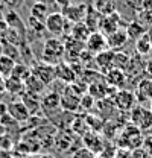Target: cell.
<instances>
[{"label": "cell", "instance_id": "23", "mask_svg": "<svg viewBox=\"0 0 152 158\" xmlns=\"http://www.w3.org/2000/svg\"><path fill=\"white\" fill-rule=\"evenodd\" d=\"M23 99H21V102L26 105V108L29 110V113L31 114H35L38 110H41V96H37V94H31V93H27V91H24L23 94Z\"/></svg>", "mask_w": 152, "mask_h": 158}, {"label": "cell", "instance_id": "6", "mask_svg": "<svg viewBox=\"0 0 152 158\" xmlns=\"http://www.w3.org/2000/svg\"><path fill=\"white\" fill-rule=\"evenodd\" d=\"M81 98L72 90L70 85L64 87V91L61 94V108L65 111H78L81 108Z\"/></svg>", "mask_w": 152, "mask_h": 158}, {"label": "cell", "instance_id": "14", "mask_svg": "<svg viewBox=\"0 0 152 158\" xmlns=\"http://www.w3.org/2000/svg\"><path fill=\"white\" fill-rule=\"evenodd\" d=\"M95 61L97 64V67L107 73L108 70L114 69V50L111 49H105L102 52H99L97 55H95Z\"/></svg>", "mask_w": 152, "mask_h": 158}, {"label": "cell", "instance_id": "18", "mask_svg": "<svg viewBox=\"0 0 152 158\" xmlns=\"http://www.w3.org/2000/svg\"><path fill=\"white\" fill-rule=\"evenodd\" d=\"M125 32H126L128 38L135 41L138 37H141L145 32H148V27H146V24H143L140 20H133V21H128V23H126Z\"/></svg>", "mask_w": 152, "mask_h": 158}, {"label": "cell", "instance_id": "27", "mask_svg": "<svg viewBox=\"0 0 152 158\" xmlns=\"http://www.w3.org/2000/svg\"><path fill=\"white\" fill-rule=\"evenodd\" d=\"M131 56L122 50H114V69H120V70H126L128 64H129Z\"/></svg>", "mask_w": 152, "mask_h": 158}, {"label": "cell", "instance_id": "34", "mask_svg": "<svg viewBox=\"0 0 152 158\" xmlns=\"http://www.w3.org/2000/svg\"><path fill=\"white\" fill-rule=\"evenodd\" d=\"M72 2H73V0H55V3H57L61 9H64V8H67L69 5H72Z\"/></svg>", "mask_w": 152, "mask_h": 158}, {"label": "cell", "instance_id": "22", "mask_svg": "<svg viewBox=\"0 0 152 158\" xmlns=\"http://www.w3.org/2000/svg\"><path fill=\"white\" fill-rule=\"evenodd\" d=\"M100 19H102V15L96 11L95 8H91V6H88V8H87V14H85L84 23L87 24V27H88L91 32L99 31V23H100Z\"/></svg>", "mask_w": 152, "mask_h": 158}, {"label": "cell", "instance_id": "11", "mask_svg": "<svg viewBox=\"0 0 152 158\" xmlns=\"http://www.w3.org/2000/svg\"><path fill=\"white\" fill-rule=\"evenodd\" d=\"M8 114L14 118L15 122H26L31 118V113L29 110L26 108V105L21 102V100H15V102H11L8 106Z\"/></svg>", "mask_w": 152, "mask_h": 158}, {"label": "cell", "instance_id": "10", "mask_svg": "<svg viewBox=\"0 0 152 158\" xmlns=\"http://www.w3.org/2000/svg\"><path fill=\"white\" fill-rule=\"evenodd\" d=\"M135 99L137 102H151L152 100V79L151 78H145L140 79L135 85Z\"/></svg>", "mask_w": 152, "mask_h": 158}, {"label": "cell", "instance_id": "24", "mask_svg": "<svg viewBox=\"0 0 152 158\" xmlns=\"http://www.w3.org/2000/svg\"><path fill=\"white\" fill-rule=\"evenodd\" d=\"M95 9L100 15H108L116 12V2L114 0H95Z\"/></svg>", "mask_w": 152, "mask_h": 158}, {"label": "cell", "instance_id": "36", "mask_svg": "<svg viewBox=\"0 0 152 158\" xmlns=\"http://www.w3.org/2000/svg\"><path fill=\"white\" fill-rule=\"evenodd\" d=\"M149 110H151V111H152V100H151V102H149Z\"/></svg>", "mask_w": 152, "mask_h": 158}, {"label": "cell", "instance_id": "21", "mask_svg": "<svg viewBox=\"0 0 152 158\" xmlns=\"http://www.w3.org/2000/svg\"><path fill=\"white\" fill-rule=\"evenodd\" d=\"M41 98H43L41 99V106L49 110V111L57 110L58 106H61V94L57 91H49Z\"/></svg>", "mask_w": 152, "mask_h": 158}, {"label": "cell", "instance_id": "30", "mask_svg": "<svg viewBox=\"0 0 152 158\" xmlns=\"http://www.w3.org/2000/svg\"><path fill=\"white\" fill-rule=\"evenodd\" d=\"M26 27H27V31H31V32H32L34 35H37V37H40V35L44 32V29H46L44 21L34 19V17H31V15H29V19H27V24H26Z\"/></svg>", "mask_w": 152, "mask_h": 158}, {"label": "cell", "instance_id": "16", "mask_svg": "<svg viewBox=\"0 0 152 158\" xmlns=\"http://www.w3.org/2000/svg\"><path fill=\"white\" fill-rule=\"evenodd\" d=\"M5 20H6V23H8V26H9L11 29L17 31V32H19L23 38L26 37V34H27V27H26V24L21 21L20 15L15 12V11H12V9H11L9 12H6Z\"/></svg>", "mask_w": 152, "mask_h": 158}, {"label": "cell", "instance_id": "9", "mask_svg": "<svg viewBox=\"0 0 152 158\" xmlns=\"http://www.w3.org/2000/svg\"><path fill=\"white\" fill-rule=\"evenodd\" d=\"M87 8H88V5H85V3H76V5L72 3L67 8L62 9V15L69 21H72V23L84 21L85 14H87Z\"/></svg>", "mask_w": 152, "mask_h": 158}, {"label": "cell", "instance_id": "31", "mask_svg": "<svg viewBox=\"0 0 152 158\" xmlns=\"http://www.w3.org/2000/svg\"><path fill=\"white\" fill-rule=\"evenodd\" d=\"M72 158H96V154L88 148H81L72 155Z\"/></svg>", "mask_w": 152, "mask_h": 158}, {"label": "cell", "instance_id": "8", "mask_svg": "<svg viewBox=\"0 0 152 158\" xmlns=\"http://www.w3.org/2000/svg\"><path fill=\"white\" fill-rule=\"evenodd\" d=\"M120 23H122V15L117 11L108 14V15H102L100 23H99V32H102L103 35H108V34H111L114 31L120 29L119 27Z\"/></svg>", "mask_w": 152, "mask_h": 158}, {"label": "cell", "instance_id": "29", "mask_svg": "<svg viewBox=\"0 0 152 158\" xmlns=\"http://www.w3.org/2000/svg\"><path fill=\"white\" fill-rule=\"evenodd\" d=\"M14 65H15V61L6 55H2L0 56V75L3 76H11L12 70H14Z\"/></svg>", "mask_w": 152, "mask_h": 158}, {"label": "cell", "instance_id": "7", "mask_svg": "<svg viewBox=\"0 0 152 158\" xmlns=\"http://www.w3.org/2000/svg\"><path fill=\"white\" fill-rule=\"evenodd\" d=\"M105 49H108V46H107V37L102 32H99V31L91 32L90 37L85 41V50H88L91 55H97L99 52H102Z\"/></svg>", "mask_w": 152, "mask_h": 158}, {"label": "cell", "instance_id": "25", "mask_svg": "<svg viewBox=\"0 0 152 158\" xmlns=\"http://www.w3.org/2000/svg\"><path fill=\"white\" fill-rule=\"evenodd\" d=\"M29 15H31V17H34V19H37V20L44 21L46 17L49 15V6H47V5H44V3L35 2V3L31 6V14H29Z\"/></svg>", "mask_w": 152, "mask_h": 158}, {"label": "cell", "instance_id": "13", "mask_svg": "<svg viewBox=\"0 0 152 158\" xmlns=\"http://www.w3.org/2000/svg\"><path fill=\"white\" fill-rule=\"evenodd\" d=\"M103 79H105V82L110 87H114V88L123 87L126 84V81H128L126 73L123 70H120V69H111V70H108L107 73H103Z\"/></svg>", "mask_w": 152, "mask_h": 158}, {"label": "cell", "instance_id": "19", "mask_svg": "<svg viewBox=\"0 0 152 158\" xmlns=\"http://www.w3.org/2000/svg\"><path fill=\"white\" fill-rule=\"evenodd\" d=\"M23 84H24V91H27V93H31V94H37V96H41L43 91H44V88L47 87L46 84H43V82H41L35 75H32V73H31V76L26 79Z\"/></svg>", "mask_w": 152, "mask_h": 158}, {"label": "cell", "instance_id": "1", "mask_svg": "<svg viewBox=\"0 0 152 158\" xmlns=\"http://www.w3.org/2000/svg\"><path fill=\"white\" fill-rule=\"evenodd\" d=\"M64 53H65V47H64V43L59 38L52 37V38H47L44 41L43 52H41L44 62L57 65L58 62H61V59L64 58Z\"/></svg>", "mask_w": 152, "mask_h": 158}, {"label": "cell", "instance_id": "28", "mask_svg": "<svg viewBox=\"0 0 152 158\" xmlns=\"http://www.w3.org/2000/svg\"><path fill=\"white\" fill-rule=\"evenodd\" d=\"M5 87H6V90H8L9 93H12V94H23V93H24V84H23L21 81H19V79L11 78V76L6 79Z\"/></svg>", "mask_w": 152, "mask_h": 158}, {"label": "cell", "instance_id": "35", "mask_svg": "<svg viewBox=\"0 0 152 158\" xmlns=\"http://www.w3.org/2000/svg\"><path fill=\"white\" fill-rule=\"evenodd\" d=\"M35 2H40V3H44V5H49V3H55V0H35Z\"/></svg>", "mask_w": 152, "mask_h": 158}, {"label": "cell", "instance_id": "26", "mask_svg": "<svg viewBox=\"0 0 152 158\" xmlns=\"http://www.w3.org/2000/svg\"><path fill=\"white\" fill-rule=\"evenodd\" d=\"M31 69L24 64V62H20V64H17L15 62V65H14V70H12V73H11V78H15L19 79V81H21V82H24L26 79L31 76Z\"/></svg>", "mask_w": 152, "mask_h": 158}, {"label": "cell", "instance_id": "5", "mask_svg": "<svg viewBox=\"0 0 152 158\" xmlns=\"http://www.w3.org/2000/svg\"><path fill=\"white\" fill-rule=\"evenodd\" d=\"M114 105L120 111H131L134 106L137 105V99L134 91L129 90H119L114 94Z\"/></svg>", "mask_w": 152, "mask_h": 158}, {"label": "cell", "instance_id": "3", "mask_svg": "<svg viewBox=\"0 0 152 158\" xmlns=\"http://www.w3.org/2000/svg\"><path fill=\"white\" fill-rule=\"evenodd\" d=\"M129 118L138 129L149 131L152 128V111L149 108H145L141 105H135L129 111Z\"/></svg>", "mask_w": 152, "mask_h": 158}, {"label": "cell", "instance_id": "4", "mask_svg": "<svg viewBox=\"0 0 152 158\" xmlns=\"http://www.w3.org/2000/svg\"><path fill=\"white\" fill-rule=\"evenodd\" d=\"M31 72H32V75H35V76H37L43 84H46V85H50V84L55 82V79H57L55 65L47 64V62H44V61L35 62V65H34V69H32Z\"/></svg>", "mask_w": 152, "mask_h": 158}, {"label": "cell", "instance_id": "15", "mask_svg": "<svg viewBox=\"0 0 152 158\" xmlns=\"http://www.w3.org/2000/svg\"><path fill=\"white\" fill-rule=\"evenodd\" d=\"M55 75H57V79L65 82V84H73L76 81L75 70L67 62H58L55 65Z\"/></svg>", "mask_w": 152, "mask_h": 158}, {"label": "cell", "instance_id": "17", "mask_svg": "<svg viewBox=\"0 0 152 158\" xmlns=\"http://www.w3.org/2000/svg\"><path fill=\"white\" fill-rule=\"evenodd\" d=\"M135 52L140 56H148L152 53V37L149 32H145L135 40Z\"/></svg>", "mask_w": 152, "mask_h": 158}, {"label": "cell", "instance_id": "32", "mask_svg": "<svg viewBox=\"0 0 152 158\" xmlns=\"http://www.w3.org/2000/svg\"><path fill=\"white\" fill-rule=\"evenodd\" d=\"M143 2L145 0H125V3L128 5V8H131L133 11H140V8H141V5H143Z\"/></svg>", "mask_w": 152, "mask_h": 158}, {"label": "cell", "instance_id": "2", "mask_svg": "<svg viewBox=\"0 0 152 158\" xmlns=\"http://www.w3.org/2000/svg\"><path fill=\"white\" fill-rule=\"evenodd\" d=\"M46 31L52 34L53 37H62L65 34H70L72 29V21L65 19L62 12H49V15L44 20Z\"/></svg>", "mask_w": 152, "mask_h": 158}, {"label": "cell", "instance_id": "33", "mask_svg": "<svg viewBox=\"0 0 152 158\" xmlns=\"http://www.w3.org/2000/svg\"><path fill=\"white\" fill-rule=\"evenodd\" d=\"M8 8H11L12 11H15V8H19L20 5L23 3V0H2Z\"/></svg>", "mask_w": 152, "mask_h": 158}, {"label": "cell", "instance_id": "12", "mask_svg": "<svg viewBox=\"0 0 152 158\" xmlns=\"http://www.w3.org/2000/svg\"><path fill=\"white\" fill-rule=\"evenodd\" d=\"M105 37H107V46L111 50L122 49L128 43V40H129L128 35H126V32H125V29H117V31H114V32L105 35Z\"/></svg>", "mask_w": 152, "mask_h": 158}, {"label": "cell", "instance_id": "20", "mask_svg": "<svg viewBox=\"0 0 152 158\" xmlns=\"http://www.w3.org/2000/svg\"><path fill=\"white\" fill-rule=\"evenodd\" d=\"M91 31L87 27V24L84 21H78V23H73L72 24V29H70V37H73L78 41H82L85 43L87 38L90 37Z\"/></svg>", "mask_w": 152, "mask_h": 158}]
</instances>
